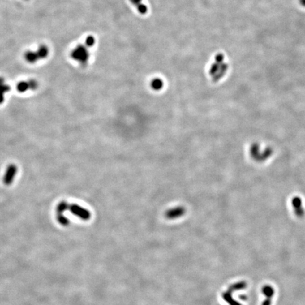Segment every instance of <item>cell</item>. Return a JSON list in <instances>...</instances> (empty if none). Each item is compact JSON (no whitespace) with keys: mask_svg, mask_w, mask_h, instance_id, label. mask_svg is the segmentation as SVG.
<instances>
[{"mask_svg":"<svg viewBox=\"0 0 305 305\" xmlns=\"http://www.w3.org/2000/svg\"><path fill=\"white\" fill-rule=\"evenodd\" d=\"M227 69V65L226 64H221V67H220V69L218 70V72L214 75L213 81H218V80L221 79L222 76H223L225 73H226Z\"/></svg>","mask_w":305,"mask_h":305,"instance_id":"52a82bcc","label":"cell"},{"mask_svg":"<svg viewBox=\"0 0 305 305\" xmlns=\"http://www.w3.org/2000/svg\"><path fill=\"white\" fill-rule=\"evenodd\" d=\"M37 51V52H37V55H38V57H39L40 59L45 58V57L47 56V54H48V53H49V50H48V48H47V47L45 45H43L40 46V47Z\"/></svg>","mask_w":305,"mask_h":305,"instance_id":"ba28073f","label":"cell"},{"mask_svg":"<svg viewBox=\"0 0 305 305\" xmlns=\"http://www.w3.org/2000/svg\"><path fill=\"white\" fill-rule=\"evenodd\" d=\"M30 84V89L36 90L37 88V83L36 80H30L28 81Z\"/></svg>","mask_w":305,"mask_h":305,"instance_id":"7c38bea8","label":"cell"},{"mask_svg":"<svg viewBox=\"0 0 305 305\" xmlns=\"http://www.w3.org/2000/svg\"><path fill=\"white\" fill-rule=\"evenodd\" d=\"M69 210L74 216L79 217L84 221H88L91 217V214L89 211L77 204L69 205Z\"/></svg>","mask_w":305,"mask_h":305,"instance_id":"6da1fadb","label":"cell"},{"mask_svg":"<svg viewBox=\"0 0 305 305\" xmlns=\"http://www.w3.org/2000/svg\"><path fill=\"white\" fill-rule=\"evenodd\" d=\"M18 171V168L14 164H11L7 167L3 177V182L4 184L10 185L13 182L16 177V174Z\"/></svg>","mask_w":305,"mask_h":305,"instance_id":"7a4b0ae2","label":"cell"},{"mask_svg":"<svg viewBox=\"0 0 305 305\" xmlns=\"http://www.w3.org/2000/svg\"><path fill=\"white\" fill-rule=\"evenodd\" d=\"M300 1V3L302 6L305 7V0H299Z\"/></svg>","mask_w":305,"mask_h":305,"instance_id":"5bb4252c","label":"cell"},{"mask_svg":"<svg viewBox=\"0 0 305 305\" xmlns=\"http://www.w3.org/2000/svg\"><path fill=\"white\" fill-rule=\"evenodd\" d=\"M185 212H186V210H185L184 207L177 206L175 207V208H172L171 209H169L168 211H167L165 216L166 218L167 219H176L183 216Z\"/></svg>","mask_w":305,"mask_h":305,"instance_id":"3957f363","label":"cell"},{"mask_svg":"<svg viewBox=\"0 0 305 305\" xmlns=\"http://www.w3.org/2000/svg\"><path fill=\"white\" fill-rule=\"evenodd\" d=\"M216 60L218 64L222 63V62L223 61V55H222V54H217L216 57Z\"/></svg>","mask_w":305,"mask_h":305,"instance_id":"4fadbf2b","label":"cell"},{"mask_svg":"<svg viewBox=\"0 0 305 305\" xmlns=\"http://www.w3.org/2000/svg\"><path fill=\"white\" fill-rule=\"evenodd\" d=\"M151 87L154 90H156V91L162 88V81L160 79L154 80V81H152V83H151Z\"/></svg>","mask_w":305,"mask_h":305,"instance_id":"8fae6325","label":"cell"},{"mask_svg":"<svg viewBox=\"0 0 305 305\" xmlns=\"http://www.w3.org/2000/svg\"><path fill=\"white\" fill-rule=\"evenodd\" d=\"M71 57L76 60L85 62L88 58V54H87L86 49H84L83 47L79 46L72 52Z\"/></svg>","mask_w":305,"mask_h":305,"instance_id":"277c9868","label":"cell"},{"mask_svg":"<svg viewBox=\"0 0 305 305\" xmlns=\"http://www.w3.org/2000/svg\"><path fill=\"white\" fill-rule=\"evenodd\" d=\"M16 89L20 92H24L27 90L30 89V84L28 81H21L16 86Z\"/></svg>","mask_w":305,"mask_h":305,"instance_id":"30bf717a","label":"cell"},{"mask_svg":"<svg viewBox=\"0 0 305 305\" xmlns=\"http://www.w3.org/2000/svg\"><path fill=\"white\" fill-rule=\"evenodd\" d=\"M69 204L67 203L66 201H61L60 203L57 205V215H63L64 211L69 210Z\"/></svg>","mask_w":305,"mask_h":305,"instance_id":"9c48e42d","label":"cell"},{"mask_svg":"<svg viewBox=\"0 0 305 305\" xmlns=\"http://www.w3.org/2000/svg\"><path fill=\"white\" fill-rule=\"evenodd\" d=\"M10 91V87L4 84L3 78H0V104L3 103L4 101V94Z\"/></svg>","mask_w":305,"mask_h":305,"instance_id":"5b68a950","label":"cell"},{"mask_svg":"<svg viewBox=\"0 0 305 305\" xmlns=\"http://www.w3.org/2000/svg\"><path fill=\"white\" fill-rule=\"evenodd\" d=\"M25 59L29 63H36V62L39 59V57L37 52L28 51L25 54Z\"/></svg>","mask_w":305,"mask_h":305,"instance_id":"8992f818","label":"cell"}]
</instances>
